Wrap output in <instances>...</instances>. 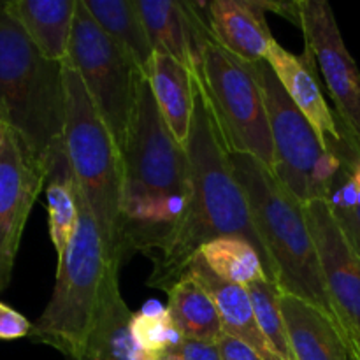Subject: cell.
<instances>
[{
  "label": "cell",
  "instance_id": "6da1fadb",
  "mask_svg": "<svg viewBox=\"0 0 360 360\" xmlns=\"http://www.w3.org/2000/svg\"><path fill=\"white\" fill-rule=\"evenodd\" d=\"M190 160V199L178 229L164 248L153 255L148 287L165 290L188 274L190 266L206 243L224 236L246 238L262 257L269 280L273 264L257 234L245 190L232 171L229 150L217 125L210 101L193 76V118L186 141Z\"/></svg>",
  "mask_w": 360,
  "mask_h": 360
},
{
  "label": "cell",
  "instance_id": "7a4b0ae2",
  "mask_svg": "<svg viewBox=\"0 0 360 360\" xmlns=\"http://www.w3.org/2000/svg\"><path fill=\"white\" fill-rule=\"evenodd\" d=\"M122 255H157L178 229L190 199L186 148L162 120L150 79L141 76L122 151Z\"/></svg>",
  "mask_w": 360,
  "mask_h": 360
},
{
  "label": "cell",
  "instance_id": "3957f363",
  "mask_svg": "<svg viewBox=\"0 0 360 360\" xmlns=\"http://www.w3.org/2000/svg\"><path fill=\"white\" fill-rule=\"evenodd\" d=\"M0 118L49 172L65 151V88L62 63L37 51L0 2Z\"/></svg>",
  "mask_w": 360,
  "mask_h": 360
},
{
  "label": "cell",
  "instance_id": "277c9868",
  "mask_svg": "<svg viewBox=\"0 0 360 360\" xmlns=\"http://www.w3.org/2000/svg\"><path fill=\"white\" fill-rule=\"evenodd\" d=\"M229 157L236 179L248 199L257 234L273 264L276 283L287 294L311 302L338 320L304 204L299 202L278 181L273 171L257 158L234 153H229Z\"/></svg>",
  "mask_w": 360,
  "mask_h": 360
},
{
  "label": "cell",
  "instance_id": "5b68a950",
  "mask_svg": "<svg viewBox=\"0 0 360 360\" xmlns=\"http://www.w3.org/2000/svg\"><path fill=\"white\" fill-rule=\"evenodd\" d=\"M74 186L77 199L76 231L58 259L51 301L32 323L30 338L55 347L67 359H83L111 264L105 257L97 221L76 179Z\"/></svg>",
  "mask_w": 360,
  "mask_h": 360
},
{
  "label": "cell",
  "instance_id": "8992f818",
  "mask_svg": "<svg viewBox=\"0 0 360 360\" xmlns=\"http://www.w3.org/2000/svg\"><path fill=\"white\" fill-rule=\"evenodd\" d=\"M63 67V144L70 171L98 225L105 257L122 266V155L76 70Z\"/></svg>",
  "mask_w": 360,
  "mask_h": 360
},
{
  "label": "cell",
  "instance_id": "52a82bcc",
  "mask_svg": "<svg viewBox=\"0 0 360 360\" xmlns=\"http://www.w3.org/2000/svg\"><path fill=\"white\" fill-rule=\"evenodd\" d=\"M195 77L206 91L229 153L248 155L273 171L269 116L253 65L211 39L204 49L202 70Z\"/></svg>",
  "mask_w": 360,
  "mask_h": 360
},
{
  "label": "cell",
  "instance_id": "ba28073f",
  "mask_svg": "<svg viewBox=\"0 0 360 360\" xmlns=\"http://www.w3.org/2000/svg\"><path fill=\"white\" fill-rule=\"evenodd\" d=\"M264 91L274 150L273 174L301 204L323 199L340 169L311 123L287 95L269 63H253Z\"/></svg>",
  "mask_w": 360,
  "mask_h": 360
},
{
  "label": "cell",
  "instance_id": "9c48e42d",
  "mask_svg": "<svg viewBox=\"0 0 360 360\" xmlns=\"http://www.w3.org/2000/svg\"><path fill=\"white\" fill-rule=\"evenodd\" d=\"M65 62L81 77L91 104L122 151L143 74L102 30L83 0L76 4V20Z\"/></svg>",
  "mask_w": 360,
  "mask_h": 360
},
{
  "label": "cell",
  "instance_id": "30bf717a",
  "mask_svg": "<svg viewBox=\"0 0 360 360\" xmlns=\"http://www.w3.org/2000/svg\"><path fill=\"white\" fill-rule=\"evenodd\" d=\"M306 53L322 72L338 120L360 150V70L347 49L333 7L326 0H299Z\"/></svg>",
  "mask_w": 360,
  "mask_h": 360
},
{
  "label": "cell",
  "instance_id": "8fae6325",
  "mask_svg": "<svg viewBox=\"0 0 360 360\" xmlns=\"http://www.w3.org/2000/svg\"><path fill=\"white\" fill-rule=\"evenodd\" d=\"M46 179L48 172L7 129L0 146V292L13 276L25 224Z\"/></svg>",
  "mask_w": 360,
  "mask_h": 360
},
{
  "label": "cell",
  "instance_id": "7c38bea8",
  "mask_svg": "<svg viewBox=\"0 0 360 360\" xmlns=\"http://www.w3.org/2000/svg\"><path fill=\"white\" fill-rule=\"evenodd\" d=\"M334 313L345 330L360 334V257L323 199L304 206Z\"/></svg>",
  "mask_w": 360,
  "mask_h": 360
},
{
  "label": "cell",
  "instance_id": "4fadbf2b",
  "mask_svg": "<svg viewBox=\"0 0 360 360\" xmlns=\"http://www.w3.org/2000/svg\"><path fill=\"white\" fill-rule=\"evenodd\" d=\"M137 7L155 53L171 56L199 76L204 49L213 39L206 20V2L137 0Z\"/></svg>",
  "mask_w": 360,
  "mask_h": 360
},
{
  "label": "cell",
  "instance_id": "5bb4252c",
  "mask_svg": "<svg viewBox=\"0 0 360 360\" xmlns=\"http://www.w3.org/2000/svg\"><path fill=\"white\" fill-rule=\"evenodd\" d=\"M266 62L276 74L278 81L285 88L295 108L311 123L323 146L333 153L334 148L343 143L347 134H345L338 116H334V112L330 111L329 104L320 90L319 77H316L315 65H313L315 60L311 58V55L309 58H301L274 41Z\"/></svg>",
  "mask_w": 360,
  "mask_h": 360
},
{
  "label": "cell",
  "instance_id": "9a60e30c",
  "mask_svg": "<svg viewBox=\"0 0 360 360\" xmlns=\"http://www.w3.org/2000/svg\"><path fill=\"white\" fill-rule=\"evenodd\" d=\"M264 14V0L206 2V20L211 37L250 65L264 62L274 44Z\"/></svg>",
  "mask_w": 360,
  "mask_h": 360
},
{
  "label": "cell",
  "instance_id": "2e32d148",
  "mask_svg": "<svg viewBox=\"0 0 360 360\" xmlns=\"http://www.w3.org/2000/svg\"><path fill=\"white\" fill-rule=\"evenodd\" d=\"M280 302L294 360H354L347 330L334 316L283 290Z\"/></svg>",
  "mask_w": 360,
  "mask_h": 360
},
{
  "label": "cell",
  "instance_id": "e0dca14e",
  "mask_svg": "<svg viewBox=\"0 0 360 360\" xmlns=\"http://www.w3.org/2000/svg\"><path fill=\"white\" fill-rule=\"evenodd\" d=\"M186 276L199 281L204 290L211 295L227 336L246 343L266 360H281L260 330L248 288L220 280L217 274L211 273L200 255L195 257Z\"/></svg>",
  "mask_w": 360,
  "mask_h": 360
},
{
  "label": "cell",
  "instance_id": "ac0fdd59",
  "mask_svg": "<svg viewBox=\"0 0 360 360\" xmlns=\"http://www.w3.org/2000/svg\"><path fill=\"white\" fill-rule=\"evenodd\" d=\"M120 267L111 266L105 278L101 308L88 340L86 355L91 360H162L160 355L144 352L130 330L132 315L120 294Z\"/></svg>",
  "mask_w": 360,
  "mask_h": 360
},
{
  "label": "cell",
  "instance_id": "d6986e66",
  "mask_svg": "<svg viewBox=\"0 0 360 360\" xmlns=\"http://www.w3.org/2000/svg\"><path fill=\"white\" fill-rule=\"evenodd\" d=\"M76 4L77 0H7L4 9L46 60L63 63L69 56Z\"/></svg>",
  "mask_w": 360,
  "mask_h": 360
},
{
  "label": "cell",
  "instance_id": "ffe728a7",
  "mask_svg": "<svg viewBox=\"0 0 360 360\" xmlns=\"http://www.w3.org/2000/svg\"><path fill=\"white\" fill-rule=\"evenodd\" d=\"M148 79L169 132L186 146L193 118V74L171 56L155 53Z\"/></svg>",
  "mask_w": 360,
  "mask_h": 360
},
{
  "label": "cell",
  "instance_id": "44dd1931",
  "mask_svg": "<svg viewBox=\"0 0 360 360\" xmlns=\"http://www.w3.org/2000/svg\"><path fill=\"white\" fill-rule=\"evenodd\" d=\"M88 13L111 37V41L136 63L144 77L150 76L155 49L137 0H83Z\"/></svg>",
  "mask_w": 360,
  "mask_h": 360
},
{
  "label": "cell",
  "instance_id": "7402d4cb",
  "mask_svg": "<svg viewBox=\"0 0 360 360\" xmlns=\"http://www.w3.org/2000/svg\"><path fill=\"white\" fill-rule=\"evenodd\" d=\"M333 153L340 158V169L323 200L345 238L360 257V150L347 134Z\"/></svg>",
  "mask_w": 360,
  "mask_h": 360
},
{
  "label": "cell",
  "instance_id": "603a6c76",
  "mask_svg": "<svg viewBox=\"0 0 360 360\" xmlns=\"http://www.w3.org/2000/svg\"><path fill=\"white\" fill-rule=\"evenodd\" d=\"M167 309L183 338L218 343L224 338L220 315L213 299L192 276H185L167 290Z\"/></svg>",
  "mask_w": 360,
  "mask_h": 360
},
{
  "label": "cell",
  "instance_id": "cb8c5ba5",
  "mask_svg": "<svg viewBox=\"0 0 360 360\" xmlns=\"http://www.w3.org/2000/svg\"><path fill=\"white\" fill-rule=\"evenodd\" d=\"M199 255L211 273L232 285L248 287L260 278H269L259 250L241 236H224L206 243Z\"/></svg>",
  "mask_w": 360,
  "mask_h": 360
},
{
  "label": "cell",
  "instance_id": "d4e9b609",
  "mask_svg": "<svg viewBox=\"0 0 360 360\" xmlns=\"http://www.w3.org/2000/svg\"><path fill=\"white\" fill-rule=\"evenodd\" d=\"M46 197H48L49 238L60 259L69 246L77 225L76 186L65 151L56 157L49 169L46 179Z\"/></svg>",
  "mask_w": 360,
  "mask_h": 360
},
{
  "label": "cell",
  "instance_id": "484cf974",
  "mask_svg": "<svg viewBox=\"0 0 360 360\" xmlns=\"http://www.w3.org/2000/svg\"><path fill=\"white\" fill-rule=\"evenodd\" d=\"M248 294L252 297L253 311L260 330L269 341L273 350L281 360H294L290 343H288L287 323H285L283 311H281V288L276 281L269 278H260L248 285Z\"/></svg>",
  "mask_w": 360,
  "mask_h": 360
},
{
  "label": "cell",
  "instance_id": "4316f807",
  "mask_svg": "<svg viewBox=\"0 0 360 360\" xmlns=\"http://www.w3.org/2000/svg\"><path fill=\"white\" fill-rule=\"evenodd\" d=\"M130 330L136 343L153 355H162L183 338L176 329L169 309L158 302H150L139 313H134Z\"/></svg>",
  "mask_w": 360,
  "mask_h": 360
},
{
  "label": "cell",
  "instance_id": "83f0119b",
  "mask_svg": "<svg viewBox=\"0 0 360 360\" xmlns=\"http://www.w3.org/2000/svg\"><path fill=\"white\" fill-rule=\"evenodd\" d=\"M162 360H221L220 347L211 341L181 338L178 343L160 355Z\"/></svg>",
  "mask_w": 360,
  "mask_h": 360
},
{
  "label": "cell",
  "instance_id": "f1b7e54d",
  "mask_svg": "<svg viewBox=\"0 0 360 360\" xmlns=\"http://www.w3.org/2000/svg\"><path fill=\"white\" fill-rule=\"evenodd\" d=\"M30 330L32 323L23 315L0 302V340H20L30 336Z\"/></svg>",
  "mask_w": 360,
  "mask_h": 360
},
{
  "label": "cell",
  "instance_id": "f546056e",
  "mask_svg": "<svg viewBox=\"0 0 360 360\" xmlns=\"http://www.w3.org/2000/svg\"><path fill=\"white\" fill-rule=\"evenodd\" d=\"M218 347H220L221 360H266L252 347L227 334H224V338L218 341Z\"/></svg>",
  "mask_w": 360,
  "mask_h": 360
},
{
  "label": "cell",
  "instance_id": "4dcf8cb0",
  "mask_svg": "<svg viewBox=\"0 0 360 360\" xmlns=\"http://www.w3.org/2000/svg\"><path fill=\"white\" fill-rule=\"evenodd\" d=\"M347 338H348V345H350L352 357H354V360H360V334L347 330Z\"/></svg>",
  "mask_w": 360,
  "mask_h": 360
},
{
  "label": "cell",
  "instance_id": "1f68e13d",
  "mask_svg": "<svg viewBox=\"0 0 360 360\" xmlns=\"http://www.w3.org/2000/svg\"><path fill=\"white\" fill-rule=\"evenodd\" d=\"M6 132H7V125H6V123H4V120L0 118V146H2L4 137H6Z\"/></svg>",
  "mask_w": 360,
  "mask_h": 360
},
{
  "label": "cell",
  "instance_id": "d6a6232c",
  "mask_svg": "<svg viewBox=\"0 0 360 360\" xmlns=\"http://www.w3.org/2000/svg\"><path fill=\"white\" fill-rule=\"evenodd\" d=\"M67 360H91V359H88V357H83V359H67Z\"/></svg>",
  "mask_w": 360,
  "mask_h": 360
}]
</instances>
